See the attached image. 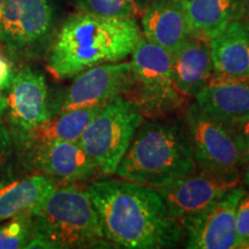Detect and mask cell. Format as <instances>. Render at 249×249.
Here are the masks:
<instances>
[{
	"label": "cell",
	"mask_w": 249,
	"mask_h": 249,
	"mask_svg": "<svg viewBox=\"0 0 249 249\" xmlns=\"http://www.w3.org/2000/svg\"><path fill=\"white\" fill-rule=\"evenodd\" d=\"M86 189L113 247L171 248L185 234L156 188L120 178L93 181Z\"/></svg>",
	"instance_id": "obj_1"
},
{
	"label": "cell",
	"mask_w": 249,
	"mask_h": 249,
	"mask_svg": "<svg viewBox=\"0 0 249 249\" xmlns=\"http://www.w3.org/2000/svg\"><path fill=\"white\" fill-rule=\"evenodd\" d=\"M141 28L134 18H103L88 13L71 15L62 23L50 50L48 70L59 80L128 58Z\"/></svg>",
	"instance_id": "obj_2"
},
{
	"label": "cell",
	"mask_w": 249,
	"mask_h": 249,
	"mask_svg": "<svg viewBox=\"0 0 249 249\" xmlns=\"http://www.w3.org/2000/svg\"><path fill=\"white\" fill-rule=\"evenodd\" d=\"M196 171L185 124L156 118L140 124L114 174L160 188Z\"/></svg>",
	"instance_id": "obj_3"
},
{
	"label": "cell",
	"mask_w": 249,
	"mask_h": 249,
	"mask_svg": "<svg viewBox=\"0 0 249 249\" xmlns=\"http://www.w3.org/2000/svg\"><path fill=\"white\" fill-rule=\"evenodd\" d=\"M31 214L34 238L27 248L113 247L105 238L86 187L77 182L58 183Z\"/></svg>",
	"instance_id": "obj_4"
},
{
	"label": "cell",
	"mask_w": 249,
	"mask_h": 249,
	"mask_svg": "<svg viewBox=\"0 0 249 249\" xmlns=\"http://www.w3.org/2000/svg\"><path fill=\"white\" fill-rule=\"evenodd\" d=\"M134 85L126 98L143 117L157 118L180 107L183 96L172 77V54L141 35L132 52Z\"/></svg>",
	"instance_id": "obj_5"
},
{
	"label": "cell",
	"mask_w": 249,
	"mask_h": 249,
	"mask_svg": "<svg viewBox=\"0 0 249 249\" xmlns=\"http://www.w3.org/2000/svg\"><path fill=\"white\" fill-rule=\"evenodd\" d=\"M144 117L124 96L103 105L82 133L79 144L103 174H114Z\"/></svg>",
	"instance_id": "obj_6"
},
{
	"label": "cell",
	"mask_w": 249,
	"mask_h": 249,
	"mask_svg": "<svg viewBox=\"0 0 249 249\" xmlns=\"http://www.w3.org/2000/svg\"><path fill=\"white\" fill-rule=\"evenodd\" d=\"M185 127L198 171L240 181L248 156L229 126L205 114L193 103L185 114Z\"/></svg>",
	"instance_id": "obj_7"
},
{
	"label": "cell",
	"mask_w": 249,
	"mask_h": 249,
	"mask_svg": "<svg viewBox=\"0 0 249 249\" xmlns=\"http://www.w3.org/2000/svg\"><path fill=\"white\" fill-rule=\"evenodd\" d=\"M134 85L130 61L107 62L81 71L73 82L50 101L52 116L76 108L103 107L128 95Z\"/></svg>",
	"instance_id": "obj_8"
},
{
	"label": "cell",
	"mask_w": 249,
	"mask_h": 249,
	"mask_svg": "<svg viewBox=\"0 0 249 249\" xmlns=\"http://www.w3.org/2000/svg\"><path fill=\"white\" fill-rule=\"evenodd\" d=\"M53 24L51 0H5L0 48L15 57L35 53L49 40Z\"/></svg>",
	"instance_id": "obj_9"
},
{
	"label": "cell",
	"mask_w": 249,
	"mask_h": 249,
	"mask_svg": "<svg viewBox=\"0 0 249 249\" xmlns=\"http://www.w3.org/2000/svg\"><path fill=\"white\" fill-rule=\"evenodd\" d=\"M238 185L225 193L207 209L182 224L189 249H234L236 244L235 211L246 194Z\"/></svg>",
	"instance_id": "obj_10"
},
{
	"label": "cell",
	"mask_w": 249,
	"mask_h": 249,
	"mask_svg": "<svg viewBox=\"0 0 249 249\" xmlns=\"http://www.w3.org/2000/svg\"><path fill=\"white\" fill-rule=\"evenodd\" d=\"M21 150L24 154V163L31 170L60 183L87 181L99 172L77 142H42Z\"/></svg>",
	"instance_id": "obj_11"
},
{
	"label": "cell",
	"mask_w": 249,
	"mask_h": 249,
	"mask_svg": "<svg viewBox=\"0 0 249 249\" xmlns=\"http://www.w3.org/2000/svg\"><path fill=\"white\" fill-rule=\"evenodd\" d=\"M238 185L240 181H232L197 170L185 178L156 189L171 217L182 226L183 223L207 209Z\"/></svg>",
	"instance_id": "obj_12"
},
{
	"label": "cell",
	"mask_w": 249,
	"mask_h": 249,
	"mask_svg": "<svg viewBox=\"0 0 249 249\" xmlns=\"http://www.w3.org/2000/svg\"><path fill=\"white\" fill-rule=\"evenodd\" d=\"M8 88L6 112L15 130L31 129L52 116L48 86L43 73L23 68L15 73Z\"/></svg>",
	"instance_id": "obj_13"
},
{
	"label": "cell",
	"mask_w": 249,
	"mask_h": 249,
	"mask_svg": "<svg viewBox=\"0 0 249 249\" xmlns=\"http://www.w3.org/2000/svg\"><path fill=\"white\" fill-rule=\"evenodd\" d=\"M194 97L205 114L229 127L249 119V81L211 79Z\"/></svg>",
	"instance_id": "obj_14"
},
{
	"label": "cell",
	"mask_w": 249,
	"mask_h": 249,
	"mask_svg": "<svg viewBox=\"0 0 249 249\" xmlns=\"http://www.w3.org/2000/svg\"><path fill=\"white\" fill-rule=\"evenodd\" d=\"M141 24L142 36L171 54L192 35L182 0H149Z\"/></svg>",
	"instance_id": "obj_15"
},
{
	"label": "cell",
	"mask_w": 249,
	"mask_h": 249,
	"mask_svg": "<svg viewBox=\"0 0 249 249\" xmlns=\"http://www.w3.org/2000/svg\"><path fill=\"white\" fill-rule=\"evenodd\" d=\"M213 62L211 79L249 81V20L229 24L209 40Z\"/></svg>",
	"instance_id": "obj_16"
},
{
	"label": "cell",
	"mask_w": 249,
	"mask_h": 249,
	"mask_svg": "<svg viewBox=\"0 0 249 249\" xmlns=\"http://www.w3.org/2000/svg\"><path fill=\"white\" fill-rule=\"evenodd\" d=\"M213 74L209 40L191 35L172 53L173 83L182 96H195Z\"/></svg>",
	"instance_id": "obj_17"
},
{
	"label": "cell",
	"mask_w": 249,
	"mask_h": 249,
	"mask_svg": "<svg viewBox=\"0 0 249 249\" xmlns=\"http://www.w3.org/2000/svg\"><path fill=\"white\" fill-rule=\"evenodd\" d=\"M249 0H186L191 34L210 40L234 21L247 18Z\"/></svg>",
	"instance_id": "obj_18"
},
{
	"label": "cell",
	"mask_w": 249,
	"mask_h": 249,
	"mask_svg": "<svg viewBox=\"0 0 249 249\" xmlns=\"http://www.w3.org/2000/svg\"><path fill=\"white\" fill-rule=\"evenodd\" d=\"M101 108L102 107H95L61 112L34 128L15 130V145L22 149L49 141L79 142L82 133Z\"/></svg>",
	"instance_id": "obj_19"
},
{
	"label": "cell",
	"mask_w": 249,
	"mask_h": 249,
	"mask_svg": "<svg viewBox=\"0 0 249 249\" xmlns=\"http://www.w3.org/2000/svg\"><path fill=\"white\" fill-rule=\"evenodd\" d=\"M58 183L60 182L42 173H34L23 178L11 177L1 180L0 223L33 210Z\"/></svg>",
	"instance_id": "obj_20"
},
{
	"label": "cell",
	"mask_w": 249,
	"mask_h": 249,
	"mask_svg": "<svg viewBox=\"0 0 249 249\" xmlns=\"http://www.w3.org/2000/svg\"><path fill=\"white\" fill-rule=\"evenodd\" d=\"M149 0H73L79 12L103 18H134L142 15Z\"/></svg>",
	"instance_id": "obj_21"
},
{
	"label": "cell",
	"mask_w": 249,
	"mask_h": 249,
	"mask_svg": "<svg viewBox=\"0 0 249 249\" xmlns=\"http://www.w3.org/2000/svg\"><path fill=\"white\" fill-rule=\"evenodd\" d=\"M0 226V249L27 248L34 238V218L26 211Z\"/></svg>",
	"instance_id": "obj_22"
},
{
	"label": "cell",
	"mask_w": 249,
	"mask_h": 249,
	"mask_svg": "<svg viewBox=\"0 0 249 249\" xmlns=\"http://www.w3.org/2000/svg\"><path fill=\"white\" fill-rule=\"evenodd\" d=\"M13 135L7 127L0 124V181L13 177V161L15 154Z\"/></svg>",
	"instance_id": "obj_23"
},
{
	"label": "cell",
	"mask_w": 249,
	"mask_h": 249,
	"mask_svg": "<svg viewBox=\"0 0 249 249\" xmlns=\"http://www.w3.org/2000/svg\"><path fill=\"white\" fill-rule=\"evenodd\" d=\"M235 229L238 248H249V192H246L236 207Z\"/></svg>",
	"instance_id": "obj_24"
},
{
	"label": "cell",
	"mask_w": 249,
	"mask_h": 249,
	"mask_svg": "<svg viewBox=\"0 0 249 249\" xmlns=\"http://www.w3.org/2000/svg\"><path fill=\"white\" fill-rule=\"evenodd\" d=\"M15 71L12 61L0 48V91H4L11 86L14 79Z\"/></svg>",
	"instance_id": "obj_25"
},
{
	"label": "cell",
	"mask_w": 249,
	"mask_h": 249,
	"mask_svg": "<svg viewBox=\"0 0 249 249\" xmlns=\"http://www.w3.org/2000/svg\"><path fill=\"white\" fill-rule=\"evenodd\" d=\"M230 128L234 133V136L239 145H240L241 150L249 157V119L235 124V126L230 127Z\"/></svg>",
	"instance_id": "obj_26"
},
{
	"label": "cell",
	"mask_w": 249,
	"mask_h": 249,
	"mask_svg": "<svg viewBox=\"0 0 249 249\" xmlns=\"http://www.w3.org/2000/svg\"><path fill=\"white\" fill-rule=\"evenodd\" d=\"M241 180H242V185H244L245 189L247 192H249V157H248L247 161H246L244 170H242Z\"/></svg>",
	"instance_id": "obj_27"
},
{
	"label": "cell",
	"mask_w": 249,
	"mask_h": 249,
	"mask_svg": "<svg viewBox=\"0 0 249 249\" xmlns=\"http://www.w3.org/2000/svg\"><path fill=\"white\" fill-rule=\"evenodd\" d=\"M6 111H7V101L6 97L2 95V91H0V121L4 118Z\"/></svg>",
	"instance_id": "obj_28"
},
{
	"label": "cell",
	"mask_w": 249,
	"mask_h": 249,
	"mask_svg": "<svg viewBox=\"0 0 249 249\" xmlns=\"http://www.w3.org/2000/svg\"><path fill=\"white\" fill-rule=\"evenodd\" d=\"M4 4H5V0H0V18H1V14H2V8H4Z\"/></svg>",
	"instance_id": "obj_29"
},
{
	"label": "cell",
	"mask_w": 249,
	"mask_h": 249,
	"mask_svg": "<svg viewBox=\"0 0 249 249\" xmlns=\"http://www.w3.org/2000/svg\"><path fill=\"white\" fill-rule=\"evenodd\" d=\"M247 18L249 20V1H248V13H247Z\"/></svg>",
	"instance_id": "obj_30"
},
{
	"label": "cell",
	"mask_w": 249,
	"mask_h": 249,
	"mask_svg": "<svg viewBox=\"0 0 249 249\" xmlns=\"http://www.w3.org/2000/svg\"><path fill=\"white\" fill-rule=\"evenodd\" d=\"M182 1H186V0H182Z\"/></svg>",
	"instance_id": "obj_31"
}]
</instances>
